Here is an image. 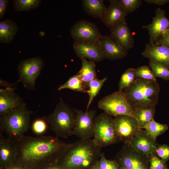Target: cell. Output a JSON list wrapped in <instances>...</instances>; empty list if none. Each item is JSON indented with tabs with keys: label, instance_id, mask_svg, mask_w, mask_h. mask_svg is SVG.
<instances>
[{
	"label": "cell",
	"instance_id": "6da1fadb",
	"mask_svg": "<svg viewBox=\"0 0 169 169\" xmlns=\"http://www.w3.org/2000/svg\"><path fill=\"white\" fill-rule=\"evenodd\" d=\"M72 144L56 136H24L16 142V162L26 169L55 166Z\"/></svg>",
	"mask_w": 169,
	"mask_h": 169
},
{
	"label": "cell",
	"instance_id": "7a4b0ae2",
	"mask_svg": "<svg viewBox=\"0 0 169 169\" xmlns=\"http://www.w3.org/2000/svg\"><path fill=\"white\" fill-rule=\"evenodd\" d=\"M101 148L93 139H80L72 143L56 166L59 169H85L91 166L93 168L100 157Z\"/></svg>",
	"mask_w": 169,
	"mask_h": 169
},
{
	"label": "cell",
	"instance_id": "3957f363",
	"mask_svg": "<svg viewBox=\"0 0 169 169\" xmlns=\"http://www.w3.org/2000/svg\"><path fill=\"white\" fill-rule=\"evenodd\" d=\"M124 90L134 110L154 107L158 102L160 87L157 81L137 78Z\"/></svg>",
	"mask_w": 169,
	"mask_h": 169
},
{
	"label": "cell",
	"instance_id": "277c9868",
	"mask_svg": "<svg viewBox=\"0 0 169 169\" xmlns=\"http://www.w3.org/2000/svg\"><path fill=\"white\" fill-rule=\"evenodd\" d=\"M32 112L25 104L0 115V130L15 143L19 140L30 127Z\"/></svg>",
	"mask_w": 169,
	"mask_h": 169
},
{
	"label": "cell",
	"instance_id": "5b68a950",
	"mask_svg": "<svg viewBox=\"0 0 169 169\" xmlns=\"http://www.w3.org/2000/svg\"><path fill=\"white\" fill-rule=\"evenodd\" d=\"M76 115L74 109L61 100L51 114L42 118L49 124L56 137L67 139L73 135Z\"/></svg>",
	"mask_w": 169,
	"mask_h": 169
},
{
	"label": "cell",
	"instance_id": "8992f818",
	"mask_svg": "<svg viewBox=\"0 0 169 169\" xmlns=\"http://www.w3.org/2000/svg\"><path fill=\"white\" fill-rule=\"evenodd\" d=\"M111 116L104 112L94 119L93 140L102 148L121 142Z\"/></svg>",
	"mask_w": 169,
	"mask_h": 169
},
{
	"label": "cell",
	"instance_id": "52a82bcc",
	"mask_svg": "<svg viewBox=\"0 0 169 169\" xmlns=\"http://www.w3.org/2000/svg\"><path fill=\"white\" fill-rule=\"evenodd\" d=\"M98 105L111 116L125 115L135 118L134 110L123 91L118 90L104 97L98 102Z\"/></svg>",
	"mask_w": 169,
	"mask_h": 169
},
{
	"label": "cell",
	"instance_id": "ba28073f",
	"mask_svg": "<svg viewBox=\"0 0 169 169\" xmlns=\"http://www.w3.org/2000/svg\"><path fill=\"white\" fill-rule=\"evenodd\" d=\"M116 161L124 169H145L148 157L134 147L130 143H124L117 153Z\"/></svg>",
	"mask_w": 169,
	"mask_h": 169
},
{
	"label": "cell",
	"instance_id": "9c48e42d",
	"mask_svg": "<svg viewBox=\"0 0 169 169\" xmlns=\"http://www.w3.org/2000/svg\"><path fill=\"white\" fill-rule=\"evenodd\" d=\"M70 33L75 42H98L102 36L94 23L86 19L76 22L70 28Z\"/></svg>",
	"mask_w": 169,
	"mask_h": 169
},
{
	"label": "cell",
	"instance_id": "30bf717a",
	"mask_svg": "<svg viewBox=\"0 0 169 169\" xmlns=\"http://www.w3.org/2000/svg\"><path fill=\"white\" fill-rule=\"evenodd\" d=\"M76 115L72 135L80 139L94 137V120L96 110H90L84 112L74 109Z\"/></svg>",
	"mask_w": 169,
	"mask_h": 169
},
{
	"label": "cell",
	"instance_id": "8fae6325",
	"mask_svg": "<svg viewBox=\"0 0 169 169\" xmlns=\"http://www.w3.org/2000/svg\"><path fill=\"white\" fill-rule=\"evenodd\" d=\"M44 64L43 59L38 57L21 61L18 65V70L24 84L29 87H33Z\"/></svg>",
	"mask_w": 169,
	"mask_h": 169
},
{
	"label": "cell",
	"instance_id": "7c38bea8",
	"mask_svg": "<svg viewBox=\"0 0 169 169\" xmlns=\"http://www.w3.org/2000/svg\"><path fill=\"white\" fill-rule=\"evenodd\" d=\"M113 120L118 137L124 143H130L141 129L138 121L135 117L118 115L114 117Z\"/></svg>",
	"mask_w": 169,
	"mask_h": 169
},
{
	"label": "cell",
	"instance_id": "4fadbf2b",
	"mask_svg": "<svg viewBox=\"0 0 169 169\" xmlns=\"http://www.w3.org/2000/svg\"><path fill=\"white\" fill-rule=\"evenodd\" d=\"M155 15L151 23L142 28L148 30L151 44H154L164 32L169 28V20L165 15V12L160 8L155 11Z\"/></svg>",
	"mask_w": 169,
	"mask_h": 169
},
{
	"label": "cell",
	"instance_id": "5bb4252c",
	"mask_svg": "<svg viewBox=\"0 0 169 169\" xmlns=\"http://www.w3.org/2000/svg\"><path fill=\"white\" fill-rule=\"evenodd\" d=\"M110 28V37L121 47L128 51L133 47V33L127 25L126 19Z\"/></svg>",
	"mask_w": 169,
	"mask_h": 169
},
{
	"label": "cell",
	"instance_id": "9a60e30c",
	"mask_svg": "<svg viewBox=\"0 0 169 169\" xmlns=\"http://www.w3.org/2000/svg\"><path fill=\"white\" fill-rule=\"evenodd\" d=\"M99 42L104 59H121L127 54V51L120 46L110 36L102 35Z\"/></svg>",
	"mask_w": 169,
	"mask_h": 169
},
{
	"label": "cell",
	"instance_id": "2e32d148",
	"mask_svg": "<svg viewBox=\"0 0 169 169\" xmlns=\"http://www.w3.org/2000/svg\"><path fill=\"white\" fill-rule=\"evenodd\" d=\"M73 48L77 56L80 59L99 62L104 59L99 42L91 43L74 42Z\"/></svg>",
	"mask_w": 169,
	"mask_h": 169
},
{
	"label": "cell",
	"instance_id": "e0dca14e",
	"mask_svg": "<svg viewBox=\"0 0 169 169\" xmlns=\"http://www.w3.org/2000/svg\"><path fill=\"white\" fill-rule=\"evenodd\" d=\"M0 130V163L1 168L7 169L16 163V143L5 138Z\"/></svg>",
	"mask_w": 169,
	"mask_h": 169
},
{
	"label": "cell",
	"instance_id": "ac0fdd59",
	"mask_svg": "<svg viewBox=\"0 0 169 169\" xmlns=\"http://www.w3.org/2000/svg\"><path fill=\"white\" fill-rule=\"evenodd\" d=\"M141 55L148 59L150 61L153 63L169 66L168 46L147 44Z\"/></svg>",
	"mask_w": 169,
	"mask_h": 169
},
{
	"label": "cell",
	"instance_id": "d6986e66",
	"mask_svg": "<svg viewBox=\"0 0 169 169\" xmlns=\"http://www.w3.org/2000/svg\"><path fill=\"white\" fill-rule=\"evenodd\" d=\"M108 1L110 5L107 8L101 21L106 27L110 28L125 19L128 14L123 9L119 0Z\"/></svg>",
	"mask_w": 169,
	"mask_h": 169
},
{
	"label": "cell",
	"instance_id": "ffe728a7",
	"mask_svg": "<svg viewBox=\"0 0 169 169\" xmlns=\"http://www.w3.org/2000/svg\"><path fill=\"white\" fill-rule=\"evenodd\" d=\"M130 143L148 158L155 152L158 145L156 140L153 138L146 130L142 129L133 137Z\"/></svg>",
	"mask_w": 169,
	"mask_h": 169
},
{
	"label": "cell",
	"instance_id": "44dd1931",
	"mask_svg": "<svg viewBox=\"0 0 169 169\" xmlns=\"http://www.w3.org/2000/svg\"><path fill=\"white\" fill-rule=\"evenodd\" d=\"M25 104L10 87L0 90V115L18 108Z\"/></svg>",
	"mask_w": 169,
	"mask_h": 169
},
{
	"label": "cell",
	"instance_id": "7402d4cb",
	"mask_svg": "<svg viewBox=\"0 0 169 169\" xmlns=\"http://www.w3.org/2000/svg\"><path fill=\"white\" fill-rule=\"evenodd\" d=\"M18 31L16 23L11 19L0 21V42L8 44L14 39Z\"/></svg>",
	"mask_w": 169,
	"mask_h": 169
},
{
	"label": "cell",
	"instance_id": "603a6c76",
	"mask_svg": "<svg viewBox=\"0 0 169 169\" xmlns=\"http://www.w3.org/2000/svg\"><path fill=\"white\" fill-rule=\"evenodd\" d=\"M81 67L77 74L82 80L84 85L87 89L89 84L92 80L97 79L95 71V65L94 62L82 58Z\"/></svg>",
	"mask_w": 169,
	"mask_h": 169
},
{
	"label": "cell",
	"instance_id": "cb8c5ba5",
	"mask_svg": "<svg viewBox=\"0 0 169 169\" xmlns=\"http://www.w3.org/2000/svg\"><path fill=\"white\" fill-rule=\"evenodd\" d=\"M82 2V7L86 13L102 19L107 9L103 0H83Z\"/></svg>",
	"mask_w": 169,
	"mask_h": 169
},
{
	"label": "cell",
	"instance_id": "d4e9b609",
	"mask_svg": "<svg viewBox=\"0 0 169 169\" xmlns=\"http://www.w3.org/2000/svg\"><path fill=\"white\" fill-rule=\"evenodd\" d=\"M134 110L135 117L138 121L141 129L149 122L154 120L155 106Z\"/></svg>",
	"mask_w": 169,
	"mask_h": 169
},
{
	"label": "cell",
	"instance_id": "484cf974",
	"mask_svg": "<svg viewBox=\"0 0 169 169\" xmlns=\"http://www.w3.org/2000/svg\"><path fill=\"white\" fill-rule=\"evenodd\" d=\"M65 89L83 93H87L88 90L81 78L77 74L70 77L64 84L60 85L58 89L60 90Z\"/></svg>",
	"mask_w": 169,
	"mask_h": 169
},
{
	"label": "cell",
	"instance_id": "4316f807",
	"mask_svg": "<svg viewBox=\"0 0 169 169\" xmlns=\"http://www.w3.org/2000/svg\"><path fill=\"white\" fill-rule=\"evenodd\" d=\"M107 79L105 77L100 79H94L90 82L89 84V90L87 93L88 94L89 99L87 106V110L88 109L94 98L99 93L100 90L104 83Z\"/></svg>",
	"mask_w": 169,
	"mask_h": 169
},
{
	"label": "cell",
	"instance_id": "83f0119b",
	"mask_svg": "<svg viewBox=\"0 0 169 169\" xmlns=\"http://www.w3.org/2000/svg\"><path fill=\"white\" fill-rule=\"evenodd\" d=\"M143 128L153 138L156 140L157 136L167 130L168 127L165 124L159 123L153 120L145 125Z\"/></svg>",
	"mask_w": 169,
	"mask_h": 169
},
{
	"label": "cell",
	"instance_id": "f1b7e54d",
	"mask_svg": "<svg viewBox=\"0 0 169 169\" xmlns=\"http://www.w3.org/2000/svg\"><path fill=\"white\" fill-rule=\"evenodd\" d=\"M41 0H15L13 5L14 9L20 12L29 11L37 8Z\"/></svg>",
	"mask_w": 169,
	"mask_h": 169
},
{
	"label": "cell",
	"instance_id": "f546056e",
	"mask_svg": "<svg viewBox=\"0 0 169 169\" xmlns=\"http://www.w3.org/2000/svg\"><path fill=\"white\" fill-rule=\"evenodd\" d=\"M136 79L135 69L129 68L127 69L121 76L119 84V90L123 91L132 84Z\"/></svg>",
	"mask_w": 169,
	"mask_h": 169
},
{
	"label": "cell",
	"instance_id": "4dcf8cb0",
	"mask_svg": "<svg viewBox=\"0 0 169 169\" xmlns=\"http://www.w3.org/2000/svg\"><path fill=\"white\" fill-rule=\"evenodd\" d=\"M149 65L156 77L169 81V66L156 64L150 61Z\"/></svg>",
	"mask_w": 169,
	"mask_h": 169
},
{
	"label": "cell",
	"instance_id": "1f68e13d",
	"mask_svg": "<svg viewBox=\"0 0 169 169\" xmlns=\"http://www.w3.org/2000/svg\"><path fill=\"white\" fill-rule=\"evenodd\" d=\"M119 165L115 161L106 159L104 152L92 168L95 169H118Z\"/></svg>",
	"mask_w": 169,
	"mask_h": 169
},
{
	"label": "cell",
	"instance_id": "d6a6232c",
	"mask_svg": "<svg viewBox=\"0 0 169 169\" xmlns=\"http://www.w3.org/2000/svg\"><path fill=\"white\" fill-rule=\"evenodd\" d=\"M137 78L156 81V77L151 69L147 66L144 65L135 69Z\"/></svg>",
	"mask_w": 169,
	"mask_h": 169
},
{
	"label": "cell",
	"instance_id": "836d02e7",
	"mask_svg": "<svg viewBox=\"0 0 169 169\" xmlns=\"http://www.w3.org/2000/svg\"><path fill=\"white\" fill-rule=\"evenodd\" d=\"M119 1L128 14L138 9L142 4L141 0H119Z\"/></svg>",
	"mask_w": 169,
	"mask_h": 169
},
{
	"label": "cell",
	"instance_id": "e575fe53",
	"mask_svg": "<svg viewBox=\"0 0 169 169\" xmlns=\"http://www.w3.org/2000/svg\"><path fill=\"white\" fill-rule=\"evenodd\" d=\"M32 127L34 133L41 135L44 133L46 130L47 122L42 118L37 119L33 122Z\"/></svg>",
	"mask_w": 169,
	"mask_h": 169
},
{
	"label": "cell",
	"instance_id": "d590c367",
	"mask_svg": "<svg viewBox=\"0 0 169 169\" xmlns=\"http://www.w3.org/2000/svg\"><path fill=\"white\" fill-rule=\"evenodd\" d=\"M148 161L150 164V169H166L165 160L159 158L155 152L149 156Z\"/></svg>",
	"mask_w": 169,
	"mask_h": 169
},
{
	"label": "cell",
	"instance_id": "8d00e7d4",
	"mask_svg": "<svg viewBox=\"0 0 169 169\" xmlns=\"http://www.w3.org/2000/svg\"><path fill=\"white\" fill-rule=\"evenodd\" d=\"M155 152L162 159L165 161L169 160V146L168 145H157Z\"/></svg>",
	"mask_w": 169,
	"mask_h": 169
},
{
	"label": "cell",
	"instance_id": "74e56055",
	"mask_svg": "<svg viewBox=\"0 0 169 169\" xmlns=\"http://www.w3.org/2000/svg\"><path fill=\"white\" fill-rule=\"evenodd\" d=\"M154 44L169 46V28L164 32Z\"/></svg>",
	"mask_w": 169,
	"mask_h": 169
},
{
	"label": "cell",
	"instance_id": "f35d334b",
	"mask_svg": "<svg viewBox=\"0 0 169 169\" xmlns=\"http://www.w3.org/2000/svg\"><path fill=\"white\" fill-rule=\"evenodd\" d=\"M8 0H0V18H2L6 11L8 3Z\"/></svg>",
	"mask_w": 169,
	"mask_h": 169
},
{
	"label": "cell",
	"instance_id": "ab89813d",
	"mask_svg": "<svg viewBox=\"0 0 169 169\" xmlns=\"http://www.w3.org/2000/svg\"><path fill=\"white\" fill-rule=\"evenodd\" d=\"M144 1L149 4H156L158 5H163L169 2V0H145Z\"/></svg>",
	"mask_w": 169,
	"mask_h": 169
},
{
	"label": "cell",
	"instance_id": "60d3db41",
	"mask_svg": "<svg viewBox=\"0 0 169 169\" xmlns=\"http://www.w3.org/2000/svg\"><path fill=\"white\" fill-rule=\"evenodd\" d=\"M7 169H26L22 166L18 164L16 162L13 166Z\"/></svg>",
	"mask_w": 169,
	"mask_h": 169
},
{
	"label": "cell",
	"instance_id": "b9f144b4",
	"mask_svg": "<svg viewBox=\"0 0 169 169\" xmlns=\"http://www.w3.org/2000/svg\"><path fill=\"white\" fill-rule=\"evenodd\" d=\"M44 169H59L56 165L49 166Z\"/></svg>",
	"mask_w": 169,
	"mask_h": 169
},
{
	"label": "cell",
	"instance_id": "7bdbcfd3",
	"mask_svg": "<svg viewBox=\"0 0 169 169\" xmlns=\"http://www.w3.org/2000/svg\"></svg>",
	"mask_w": 169,
	"mask_h": 169
},
{
	"label": "cell",
	"instance_id": "ee69618b",
	"mask_svg": "<svg viewBox=\"0 0 169 169\" xmlns=\"http://www.w3.org/2000/svg\"><path fill=\"white\" fill-rule=\"evenodd\" d=\"M93 169V168H92V169Z\"/></svg>",
	"mask_w": 169,
	"mask_h": 169
}]
</instances>
